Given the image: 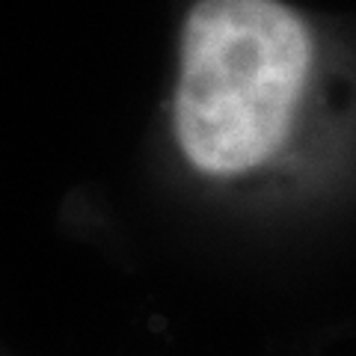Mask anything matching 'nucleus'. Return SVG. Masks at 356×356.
Here are the masks:
<instances>
[{"label": "nucleus", "mask_w": 356, "mask_h": 356, "mask_svg": "<svg viewBox=\"0 0 356 356\" xmlns=\"http://www.w3.org/2000/svg\"><path fill=\"white\" fill-rule=\"evenodd\" d=\"M344 92L330 42L294 6L199 0L181 33L172 134L208 181H276L312 154Z\"/></svg>", "instance_id": "f257e3e1"}]
</instances>
